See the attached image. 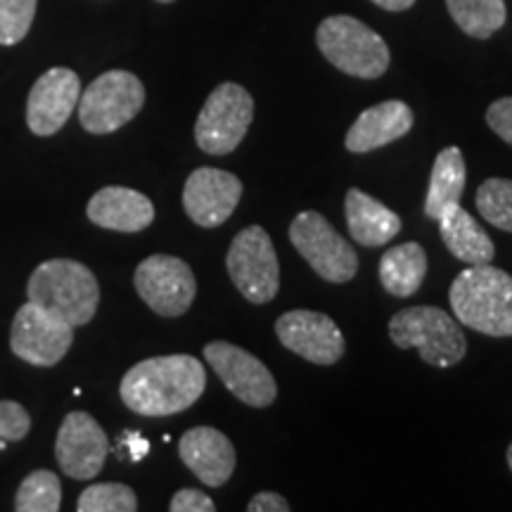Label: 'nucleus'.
I'll return each instance as SVG.
<instances>
[{
    "label": "nucleus",
    "mask_w": 512,
    "mask_h": 512,
    "mask_svg": "<svg viewBox=\"0 0 512 512\" xmlns=\"http://www.w3.org/2000/svg\"><path fill=\"white\" fill-rule=\"evenodd\" d=\"M207 389V370L195 356L171 354L145 358L126 370L119 384L121 401L145 418H166L188 411Z\"/></svg>",
    "instance_id": "f257e3e1"
},
{
    "label": "nucleus",
    "mask_w": 512,
    "mask_h": 512,
    "mask_svg": "<svg viewBox=\"0 0 512 512\" xmlns=\"http://www.w3.org/2000/svg\"><path fill=\"white\" fill-rule=\"evenodd\" d=\"M31 304L41 306L62 323L81 328L100 306V285L91 268L74 259H48L38 264L27 283Z\"/></svg>",
    "instance_id": "f03ea898"
},
{
    "label": "nucleus",
    "mask_w": 512,
    "mask_h": 512,
    "mask_svg": "<svg viewBox=\"0 0 512 512\" xmlns=\"http://www.w3.org/2000/svg\"><path fill=\"white\" fill-rule=\"evenodd\" d=\"M448 302L465 328L489 337H512V275L477 264L456 275Z\"/></svg>",
    "instance_id": "7ed1b4c3"
},
{
    "label": "nucleus",
    "mask_w": 512,
    "mask_h": 512,
    "mask_svg": "<svg viewBox=\"0 0 512 512\" xmlns=\"http://www.w3.org/2000/svg\"><path fill=\"white\" fill-rule=\"evenodd\" d=\"M316 43L332 67L354 79H380L392 60L384 38L349 15L323 19L318 24Z\"/></svg>",
    "instance_id": "20e7f679"
},
{
    "label": "nucleus",
    "mask_w": 512,
    "mask_h": 512,
    "mask_svg": "<svg viewBox=\"0 0 512 512\" xmlns=\"http://www.w3.org/2000/svg\"><path fill=\"white\" fill-rule=\"evenodd\" d=\"M389 337L399 349H418L427 366L451 368L467 354L458 320L437 306H411L389 320Z\"/></svg>",
    "instance_id": "39448f33"
},
{
    "label": "nucleus",
    "mask_w": 512,
    "mask_h": 512,
    "mask_svg": "<svg viewBox=\"0 0 512 512\" xmlns=\"http://www.w3.org/2000/svg\"><path fill=\"white\" fill-rule=\"evenodd\" d=\"M145 105V86L136 74L112 69L100 74L79 98V121L83 131L107 136L138 117Z\"/></svg>",
    "instance_id": "423d86ee"
},
{
    "label": "nucleus",
    "mask_w": 512,
    "mask_h": 512,
    "mask_svg": "<svg viewBox=\"0 0 512 512\" xmlns=\"http://www.w3.org/2000/svg\"><path fill=\"white\" fill-rule=\"evenodd\" d=\"M254 119V100L240 83L226 81L216 86L204 102L195 124V143L202 152L226 157L245 140Z\"/></svg>",
    "instance_id": "0eeeda50"
},
{
    "label": "nucleus",
    "mask_w": 512,
    "mask_h": 512,
    "mask_svg": "<svg viewBox=\"0 0 512 512\" xmlns=\"http://www.w3.org/2000/svg\"><path fill=\"white\" fill-rule=\"evenodd\" d=\"M226 268L233 285L247 302L268 304L280 290V264L268 233L261 226H247L230 242Z\"/></svg>",
    "instance_id": "6e6552de"
},
{
    "label": "nucleus",
    "mask_w": 512,
    "mask_h": 512,
    "mask_svg": "<svg viewBox=\"0 0 512 512\" xmlns=\"http://www.w3.org/2000/svg\"><path fill=\"white\" fill-rule=\"evenodd\" d=\"M290 242L328 283H349L358 271V254L318 211H302L290 223Z\"/></svg>",
    "instance_id": "1a4fd4ad"
},
{
    "label": "nucleus",
    "mask_w": 512,
    "mask_h": 512,
    "mask_svg": "<svg viewBox=\"0 0 512 512\" xmlns=\"http://www.w3.org/2000/svg\"><path fill=\"white\" fill-rule=\"evenodd\" d=\"M140 299L157 316L178 318L190 311L197 294V280L183 259L169 254H152L140 261L133 275Z\"/></svg>",
    "instance_id": "9d476101"
},
{
    "label": "nucleus",
    "mask_w": 512,
    "mask_h": 512,
    "mask_svg": "<svg viewBox=\"0 0 512 512\" xmlns=\"http://www.w3.org/2000/svg\"><path fill=\"white\" fill-rule=\"evenodd\" d=\"M72 344V325L62 323L31 302L19 306L10 328V349L17 358L36 368H53L67 356Z\"/></svg>",
    "instance_id": "9b49d317"
},
{
    "label": "nucleus",
    "mask_w": 512,
    "mask_h": 512,
    "mask_svg": "<svg viewBox=\"0 0 512 512\" xmlns=\"http://www.w3.org/2000/svg\"><path fill=\"white\" fill-rule=\"evenodd\" d=\"M204 358L228 392L247 406L268 408L278 396L271 370L242 347L230 342H209L204 347Z\"/></svg>",
    "instance_id": "f8f14e48"
},
{
    "label": "nucleus",
    "mask_w": 512,
    "mask_h": 512,
    "mask_svg": "<svg viewBox=\"0 0 512 512\" xmlns=\"http://www.w3.org/2000/svg\"><path fill=\"white\" fill-rule=\"evenodd\" d=\"M110 439L100 422L86 411H72L62 420L55 439L57 465L67 477L95 479L105 467L107 453H110Z\"/></svg>",
    "instance_id": "ddd939ff"
},
{
    "label": "nucleus",
    "mask_w": 512,
    "mask_h": 512,
    "mask_svg": "<svg viewBox=\"0 0 512 512\" xmlns=\"http://www.w3.org/2000/svg\"><path fill=\"white\" fill-rule=\"evenodd\" d=\"M275 335L292 354L316 366H335L344 356V335L330 316L318 311H287L275 320Z\"/></svg>",
    "instance_id": "4468645a"
},
{
    "label": "nucleus",
    "mask_w": 512,
    "mask_h": 512,
    "mask_svg": "<svg viewBox=\"0 0 512 512\" xmlns=\"http://www.w3.org/2000/svg\"><path fill=\"white\" fill-rule=\"evenodd\" d=\"M81 98L79 74L53 67L36 79L27 100V126L38 138L55 136L72 117Z\"/></svg>",
    "instance_id": "2eb2a0df"
},
{
    "label": "nucleus",
    "mask_w": 512,
    "mask_h": 512,
    "mask_svg": "<svg viewBox=\"0 0 512 512\" xmlns=\"http://www.w3.org/2000/svg\"><path fill=\"white\" fill-rule=\"evenodd\" d=\"M242 181L214 166H200L183 188V209L200 228H219L238 209Z\"/></svg>",
    "instance_id": "dca6fc26"
},
{
    "label": "nucleus",
    "mask_w": 512,
    "mask_h": 512,
    "mask_svg": "<svg viewBox=\"0 0 512 512\" xmlns=\"http://www.w3.org/2000/svg\"><path fill=\"white\" fill-rule=\"evenodd\" d=\"M178 456L202 484L219 489L235 472V448L216 427H192L178 441Z\"/></svg>",
    "instance_id": "f3484780"
},
{
    "label": "nucleus",
    "mask_w": 512,
    "mask_h": 512,
    "mask_svg": "<svg viewBox=\"0 0 512 512\" xmlns=\"http://www.w3.org/2000/svg\"><path fill=\"white\" fill-rule=\"evenodd\" d=\"M88 219L95 226L114 230V233H140L155 221V204L143 192L107 185L95 192L86 209Z\"/></svg>",
    "instance_id": "a211bd4d"
},
{
    "label": "nucleus",
    "mask_w": 512,
    "mask_h": 512,
    "mask_svg": "<svg viewBox=\"0 0 512 512\" xmlns=\"http://www.w3.org/2000/svg\"><path fill=\"white\" fill-rule=\"evenodd\" d=\"M413 121V110L406 102L384 100L358 114V119L347 131L344 145L354 155H366V152L380 150V147L406 136L413 128Z\"/></svg>",
    "instance_id": "6ab92c4d"
},
{
    "label": "nucleus",
    "mask_w": 512,
    "mask_h": 512,
    "mask_svg": "<svg viewBox=\"0 0 512 512\" xmlns=\"http://www.w3.org/2000/svg\"><path fill=\"white\" fill-rule=\"evenodd\" d=\"M349 235L363 247H384L401 233V219L380 200L351 188L344 200Z\"/></svg>",
    "instance_id": "aec40b11"
},
{
    "label": "nucleus",
    "mask_w": 512,
    "mask_h": 512,
    "mask_svg": "<svg viewBox=\"0 0 512 512\" xmlns=\"http://www.w3.org/2000/svg\"><path fill=\"white\" fill-rule=\"evenodd\" d=\"M441 240L448 252L456 259L465 261L467 266L491 264L496 256V247L491 242L486 230L479 226L477 219H472L460 204H451L439 216Z\"/></svg>",
    "instance_id": "412c9836"
},
{
    "label": "nucleus",
    "mask_w": 512,
    "mask_h": 512,
    "mask_svg": "<svg viewBox=\"0 0 512 512\" xmlns=\"http://www.w3.org/2000/svg\"><path fill=\"white\" fill-rule=\"evenodd\" d=\"M427 254L418 242H403L380 259V283L392 297H413L425 283Z\"/></svg>",
    "instance_id": "4be33fe9"
},
{
    "label": "nucleus",
    "mask_w": 512,
    "mask_h": 512,
    "mask_svg": "<svg viewBox=\"0 0 512 512\" xmlns=\"http://www.w3.org/2000/svg\"><path fill=\"white\" fill-rule=\"evenodd\" d=\"M465 157L460 147H446L441 150L437 159H434L430 188H427L425 197V214L427 219L439 221L446 207L451 204H460L465 190Z\"/></svg>",
    "instance_id": "5701e85b"
},
{
    "label": "nucleus",
    "mask_w": 512,
    "mask_h": 512,
    "mask_svg": "<svg viewBox=\"0 0 512 512\" xmlns=\"http://www.w3.org/2000/svg\"><path fill=\"white\" fill-rule=\"evenodd\" d=\"M446 8L453 22L479 41L494 36L508 19L503 0H446Z\"/></svg>",
    "instance_id": "b1692460"
},
{
    "label": "nucleus",
    "mask_w": 512,
    "mask_h": 512,
    "mask_svg": "<svg viewBox=\"0 0 512 512\" xmlns=\"http://www.w3.org/2000/svg\"><path fill=\"white\" fill-rule=\"evenodd\" d=\"M62 508V484L55 472L36 470L19 484L15 496L17 512H57Z\"/></svg>",
    "instance_id": "393cba45"
},
{
    "label": "nucleus",
    "mask_w": 512,
    "mask_h": 512,
    "mask_svg": "<svg viewBox=\"0 0 512 512\" xmlns=\"http://www.w3.org/2000/svg\"><path fill=\"white\" fill-rule=\"evenodd\" d=\"M479 216L491 226L512 233V181L508 178H489L477 190Z\"/></svg>",
    "instance_id": "a878e982"
},
{
    "label": "nucleus",
    "mask_w": 512,
    "mask_h": 512,
    "mask_svg": "<svg viewBox=\"0 0 512 512\" xmlns=\"http://www.w3.org/2000/svg\"><path fill=\"white\" fill-rule=\"evenodd\" d=\"M79 512H136L138 496L128 484L105 482L83 489L76 501Z\"/></svg>",
    "instance_id": "bb28decb"
},
{
    "label": "nucleus",
    "mask_w": 512,
    "mask_h": 512,
    "mask_svg": "<svg viewBox=\"0 0 512 512\" xmlns=\"http://www.w3.org/2000/svg\"><path fill=\"white\" fill-rule=\"evenodd\" d=\"M38 0H0V46H17L34 24Z\"/></svg>",
    "instance_id": "cd10ccee"
},
{
    "label": "nucleus",
    "mask_w": 512,
    "mask_h": 512,
    "mask_svg": "<svg viewBox=\"0 0 512 512\" xmlns=\"http://www.w3.org/2000/svg\"><path fill=\"white\" fill-rule=\"evenodd\" d=\"M31 430V415L17 401H0V439L22 441Z\"/></svg>",
    "instance_id": "c85d7f7f"
},
{
    "label": "nucleus",
    "mask_w": 512,
    "mask_h": 512,
    "mask_svg": "<svg viewBox=\"0 0 512 512\" xmlns=\"http://www.w3.org/2000/svg\"><path fill=\"white\" fill-rule=\"evenodd\" d=\"M486 124H489L498 138L512 145V98L491 102L489 110H486Z\"/></svg>",
    "instance_id": "c756f323"
},
{
    "label": "nucleus",
    "mask_w": 512,
    "mask_h": 512,
    "mask_svg": "<svg viewBox=\"0 0 512 512\" xmlns=\"http://www.w3.org/2000/svg\"><path fill=\"white\" fill-rule=\"evenodd\" d=\"M171 512H214L216 505L207 494L197 489H181L169 503Z\"/></svg>",
    "instance_id": "7c9ffc66"
},
{
    "label": "nucleus",
    "mask_w": 512,
    "mask_h": 512,
    "mask_svg": "<svg viewBox=\"0 0 512 512\" xmlns=\"http://www.w3.org/2000/svg\"><path fill=\"white\" fill-rule=\"evenodd\" d=\"M117 456L128 463H140L147 453H150V441H147L140 432H124L114 446Z\"/></svg>",
    "instance_id": "2f4dec72"
},
{
    "label": "nucleus",
    "mask_w": 512,
    "mask_h": 512,
    "mask_svg": "<svg viewBox=\"0 0 512 512\" xmlns=\"http://www.w3.org/2000/svg\"><path fill=\"white\" fill-rule=\"evenodd\" d=\"M249 512H287L290 510V503L285 501L280 494H273V491H261L256 494L247 505Z\"/></svg>",
    "instance_id": "473e14b6"
},
{
    "label": "nucleus",
    "mask_w": 512,
    "mask_h": 512,
    "mask_svg": "<svg viewBox=\"0 0 512 512\" xmlns=\"http://www.w3.org/2000/svg\"><path fill=\"white\" fill-rule=\"evenodd\" d=\"M377 8L389 10V12H403V10H411L415 5V0H373Z\"/></svg>",
    "instance_id": "72a5a7b5"
},
{
    "label": "nucleus",
    "mask_w": 512,
    "mask_h": 512,
    "mask_svg": "<svg viewBox=\"0 0 512 512\" xmlns=\"http://www.w3.org/2000/svg\"><path fill=\"white\" fill-rule=\"evenodd\" d=\"M508 465H510V470H512V444L508 448Z\"/></svg>",
    "instance_id": "f704fd0d"
},
{
    "label": "nucleus",
    "mask_w": 512,
    "mask_h": 512,
    "mask_svg": "<svg viewBox=\"0 0 512 512\" xmlns=\"http://www.w3.org/2000/svg\"><path fill=\"white\" fill-rule=\"evenodd\" d=\"M155 3H164L166 5V3H176V0H155Z\"/></svg>",
    "instance_id": "c9c22d12"
}]
</instances>
